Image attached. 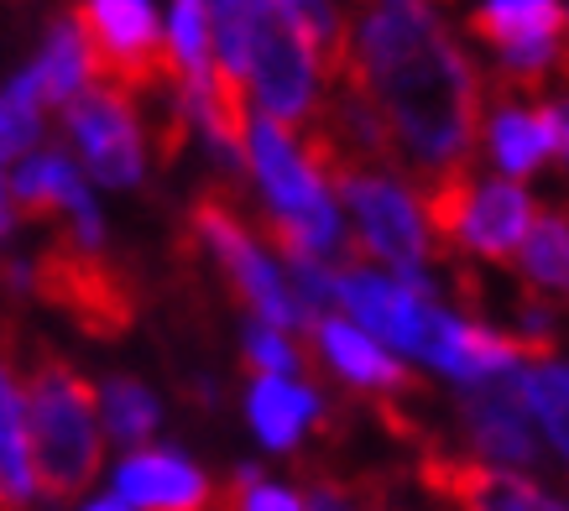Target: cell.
I'll return each mask as SVG.
<instances>
[{"mask_svg":"<svg viewBox=\"0 0 569 511\" xmlns=\"http://www.w3.org/2000/svg\"><path fill=\"white\" fill-rule=\"evenodd\" d=\"M340 89L377 110L413 183L466 172L481 141V79L429 0H350Z\"/></svg>","mask_w":569,"mask_h":511,"instance_id":"obj_1","label":"cell"},{"mask_svg":"<svg viewBox=\"0 0 569 511\" xmlns=\"http://www.w3.org/2000/svg\"><path fill=\"white\" fill-rule=\"evenodd\" d=\"M21 381V439H27V470H32V491H42L52 511L94 485L104 460L100 439V392L89 387L79 365L32 344V365Z\"/></svg>","mask_w":569,"mask_h":511,"instance_id":"obj_2","label":"cell"},{"mask_svg":"<svg viewBox=\"0 0 569 511\" xmlns=\"http://www.w3.org/2000/svg\"><path fill=\"white\" fill-rule=\"evenodd\" d=\"M69 21L84 48L89 79L100 89L137 100V94H168L173 84H183L147 0H79Z\"/></svg>","mask_w":569,"mask_h":511,"instance_id":"obj_3","label":"cell"},{"mask_svg":"<svg viewBox=\"0 0 569 511\" xmlns=\"http://www.w3.org/2000/svg\"><path fill=\"white\" fill-rule=\"evenodd\" d=\"M27 288L58 308L73 329H84L89 340H121L137 324V282L104 255V246L89 251L79 240L58 236L27 267Z\"/></svg>","mask_w":569,"mask_h":511,"instance_id":"obj_4","label":"cell"},{"mask_svg":"<svg viewBox=\"0 0 569 511\" xmlns=\"http://www.w3.org/2000/svg\"><path fill=\"white\" fill-rule=\"evenodd\" d=\"M189 246H204L214 261H220L224 272V288L236 292V303H246L257 313V324L267 329H298V334H309L319 319L303 313L293 303V292L288 282L272 272V261L261 255L257 236L246 230L241 209L224 199L220 188H204L189 209Z\"/></svg>","mask_w":569,"mask_h":511,"instance_id":"obj_5","label":"cell"},{"mask_svg":"<svg viewBox=\"0 0 569 511\" xmlns=\"http://www.w3.org/2000/svg\"><path fill=\"white\" fill-rule=\"evenodd\" d=\"M303 162H309V172L319 183H329L356 209V224H361L356 246H361L366 255L392 261V272H423V261H429V230L418 220L408 188L392 183L387 172L356 168V162H340V157L303 152Z\"/></svg>","mask_w":569,"mask_h":511,"instance_id":"obj_6","label":"cell"},{"mask_svg":"<svg viewBox=\"0 0 569 511\" xmlns=\"http://www.w3.org/2000/svg\"><path fill=\"white\" fill-rule=\"evenodd\" d=\"M246 79L257 84L261 104H267V120L277 126H309L313 120V58L309 48L298 42V32L272 11V0H257L251 6V37H246Z\"/></svg>","mask_w":569,"mask_h":511,"instance_id":"obj_7","label":"cell"},{"mask_svg":"<svg viewBox=\"0 0 569 511\" xmlns=\"http://www.w3.org/2000/svg\"><path fill=\"white\" fill-rule=\"evenodd\" d=\"M69 137L84 157V168L100 178L104 188H137L141 183V120L126 94L89 84L63 104Z\"/></svg>","mask_w":569,"mask_h":511,"instance_id":"obj_8","label":"cell"},{"mask_svg":"<svg viewBox=\"0 0 569 511\" xmlns=\"http://www.w3.org/2000/svg\"><path fill=\"white\" fill-rule=\"evenodd\" d=\"M460 428H466L470 449L481 454V464L491 460L501 470H528L538 460L533 423H528V408L518 392V365L486 375L460 397Z\"/></svg>","mask_w":569,"mask_h":511,"instance_id":"obj_9","label":"cell"},{"mask_svg":"<svg viewBox=\"0 0 569 511\" xmlns=\"http://www.w3.org/2000/svg\"><path fill=\"white\" fill-rule=\"evenodd\" d=\"M418 480L433 501H445L455 511H565V501H553L533 480H518L512 470H497L481 460L439 454V449L418 464Z\"/></svg>","mask_w":569,"mask_h":511,"instance_id":"obj_10","label":"cell"},{"mask_svg":"<svg viewBox=\"0 0 569 511\" xmlns=\"http://www.w3.org/2000/svg\"><path fill=\"white\" fill-rule=\"evenodd\" d=\"M533 209H538L533 199H528L518 183H507V178L470 188V204H466V214H460L455 246L486 255V261H512L522 236H528V224H533Z\"/></svg>","mask_w":569,"mask_h":511,"instance_id":"obj_11","label":"cell"},{"mask_svg":"<svg viewBox=\"0 0 569 511\" xmlns=\"http://www.w3.org/2000/svg\"><path fill=\"white\" fill-rule=\"evenodd\" d=\"M313 340L329 355V365L346 375V381H356V387H371V392H418V375H408V365L392 360V350H381L366 329L346 324V319H319Z\"/></svg>","mask_w":569,"mask_h":511,"instance_id":"obj_12","label":"cell"},{"mask_svg":"<svg viewBox=\"0 0 569 511\" xmlns=\"http://www.w3.org/2000/svg\"><path fill=\"white\" fill-rule=\"evenodd\" d=\"M32 470H27V439H21V371L11 324H0V511L32 507Z\"/></svg>","mask_w":569,"mask_h":511,"instance_id":"obj_13","label":"cell"},{"mask_svg":"<svg viewBox=\"0 0 569 511\" xmlns=\"http://www.w3.org/2000/svg\"><path fill=\"white\" fill-rule=\"evenodd\" d=\"M6 188H11L17 214H27V220H48L58 209H63V214H79L84 204H94L69 152H48V157H37V162H21V168L6 178Z\"/></svg>","mask_w":569,"mask_h":511,"instance_id":"obj_14","label":"cell"},{"mask_svg":"<svg viewBox=\"0 0 569 511\" xmlns=\"http://www.w3.org/2000/svg\"><path fill=\"white\" fill-rule=\"evenodd\" d=\"M272 11L309 48L313 73H325L329 89L346 84V17L335 11V0H272Z\"/></svg>","mask_w":569,"mask_h":511,"instance_id":"obj_15","label":"cell"},{"mask_svg":"<svg viewBox=\"0 0 569 511\" xmlns=\"http://www.w3.org/2000/svg\"><path fill=\"white\" fill-rule=\"evenodd\" d=\"M251 428H257V439L267 449H293L303 423L319 418V397L309 387H293V381H282V375H257V387H251Z\"/></svg>","mask_w":569,"mask_h":511,"instance_id":"obj_16","label":"cell"},{"mask_svg":"<svg viewBox=\"0 0 569 511\" xmlns=\"http://www.w3.org/2000/svg\"><path fill=\"white\" fill-rule=\"evenodd\" d=\"M27 79H32L42 110H63V104H69L79 89H89L84 48H79L73 21H52V27H48V42H42V52H37V63L27 69Z\"/></svg>","mask_w":569,"mask_h":511,"instance_id":"obj_17","label":"cell"},{"mask_svg":"<svg viewBox=\"0 0 569 511\" xmlns=\"http://www.w3.org/2000/svg\"><path fill=\"white\" fill-rule=\"evenodd\" d=\"M565 214L553 209H533V224L518 246V261H522V277H528V298H543L553 303L565 292V277H569V251H565Z\"/></svg>","mask_w":569,"mask_h":511,"instance_id":"obj_18","label":"cell"},{"mask_svg":"<svg viewBox=\"0 0 569 511\" xmlns=\"http://www.w3.org/2000/svg\"><path fill=\"white\" fill-rule=\"evenodd\" d=\"M100 412H104V439L116 443H131L137 449L141 439H152L157 428V397L141 387V381H131V375H110L100 392Z\"/></svg>","mask_w":569,"mask_h":511,"instance_id":"obj_19","label":"cell"},{"mask_svg":"<svg viewBox=\"0 0 569 511\" xmlns=\"http://www.w3.org/2000/svg\"><path fill=\"white\" fill-rule=\"evenodd\" d=\"M42 141V100H37L32 79L21 73L0 89V162L27 157Z\"/></svg>","mask_w":569,"mask_h":511,"instance_id":"obj_20","label":"cell"},{"mask_svg":"<svg viewBox=\"0 0 569 511\" xmlns=\"http://www.w3.org/2000/svg\"><path fill=\"white\" fill-rule=\"evenodd\" d=\"M518 392H522V408L533 412L538 423H543V433H549V443L565 454V365L543 360L533 371H522Z\"/></svg>","mask_w":569,"mask_h":511,"instance_id":"obj_21","label":"cell"},{"mask_svg":"<svg viewBox=\"0 0 569 511\" xmlns=\"http://www.w3.org/2000/svg\"><path fill=\"white\" fill-rule=\"evenodd\" d=\"M491 152H497V162H501V172H507V178H528V172L543 162V147H538L533 116L507 104V110L491 120Z\"/></svg>","mask_w":569,"mask_h":511,"instance_id":"obj_22","label":"cell"},{"mask_svg":"<svg viewBox=\"0 0 569 511\" xmlns=\"http://www.w3.org/2000/svg\"><path fill=\"white\" fill-rule=\"evenodd\" d=\"M246 360H251L257 375H282V381L303 371V355L288 344V334H277V329H267V324L246 329Z\"/></svg>","mask_w":569,"mask_h":511,"instance_id":"obj_23","label":"cell"},{"mask_svg":"<svg viewBox=\"0 0 569 511\" xmlns=\"http://www.w3.org/2000/svg\"><path fill=\"white\" fill-rule=\"evenodd\" d=\"M533 116V131H538V147H543V157H565L569 147V126H565V100H538V110H528Z\"/></svg>","mask_w":569,"mask_h":511,"instance_id":"obj_24","label":"cell"},{"mask_svg":"<svg viewBox=\"0 0 569 511\" xmlns=\"http://www.w3.org/2000/svg\"><path fill=\"white\" fill-rule=\"evenodd\" d=\"M241 511H303V501H298L293 491H282V485H267V480H257V485L246 491Z\"/></svg>","mask_w":569,"mask_h":511,"instance_id":"obj_25","label":"cell"},{"mask_svg":"<svg viewBox=\"0 0 569 511\" xmlns=\"http://www.w3.org/2000/svg\"><path fill=\"white\" fill-rule=\"evenodd\" d=\"M89 511H131V507H126V501H116V495H110V501H94V507H89Z\"/></svg>","mask_w":569,"mask_h":511,"instance_id":"obj_26","label":"cell"},{"mask_svg":"<svg viewBox=\"0 0 569 511\" xmlns=\"http://www.w3.org/2000/svg\"><path fill=\"white\" fill-rule=\"evenodd\" d=\"M11 230V209H6V199H0V236Z\"/></svg>","mask_w":569,"mask_h":511,"instance_id":"obj_27","label":"cell"}]
</instances>
